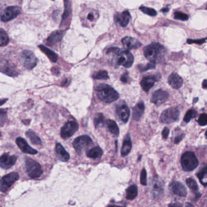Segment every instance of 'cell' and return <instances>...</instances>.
<instances>
[{
  "instance_id": "1",
  "label": "cell",
  "mask_w": 207,
  "mask_h": 207,
  "mask_svg": "<svg viewBox=\"0 0 207 207\" xmlns=\"http://www.w3.org/2000/svg\"><path fill=\"white\" fill-rule=\"evenodd\" d=\"M108 54H111L115 60L117 65H122L125 68L131 67L134 63V57L128 50H121L117 48H112L108 49Z\"/></svg>"
},
{
  "instance_id": "2",
  "label": "cell",
  "mask_w": 207,
  "mask_h": 207,
  "mask_svg": "<svg viewBox=\"0 0 207 207\" xmlns=\"http://www.w3.org/2000/svg\"><path fill=\"white\" fill-rule=\"evenodd\" d=\"M97 95L100 100L106 103H112L119 98V93L111 86L100 84L96 88Z\"/></svg>"
},
{
  "instance_id": "3",
  "label": "cell",
  "mask_w": 207,
  "mask_h": 207,
  "mask_svg": "<svg viewBox=\"0 0 207 207\" xmlns=\"http://www.w3.org/2000/svg\"><path fill=\"white\" fill-rule=\"evenodd\" d=\"M143 52L145 57L149 61L157 63L163 58L165 54V49L160 44L153 43L146 46Z\"/></svg>"
},
{
  "instance_id": "4",
  "label": "cell",
  "mask_w": 207,
  "mask_h": 207,
  "mask_svg": "<svg viewBox=\"0 0 207 207\" xmlns=\"http://www.w3.org/2000/svg\"><path fill=\"white\" fill-rule=\"evenodd\" d=\"M25 163L26 171L29 177L35 179L41 176L43 170L39 163L31 158H26Z\"/></svg>"
},
{
  "instance_id": "5",
  "label": "cell",
  "mask_w": 207,
  "mask_h": 207,
  "mask_svg": "<svg viewBox=\"0 0 207 207\" xmlns=\"http://www.w3.org/2000/svg\"><path fill=\"white\" fill-rule=\"evenodd\" d=\"M181 164L183 170L189 172L194 170L197 167L199 162L195 154L188 151L183 154L181 158Z\"/></svg>"
},
{
  "instance_id": "6",
  "label": "cell",
  "mask_w": 207,
  "mask_h": 207,
  "mask_svg": "<svg viewBox=\"0 0 207 207\" xmlns=\"http://www.w3.org/2000/svg\"><path fill=\"white\" fill-rule=\"evenodd\" d=\"M73 144L76 152L81 153L86 148L92 146L94 142L90 137L84 135L77 137L73 140Z\"/></svg>"
},
{
  "instance_id": "7",
  "label": "cell",
  "mask_w": 207,
  "mask_h": 207,
  "mask_svg": "<svg viewBox=\"0 0 207 207\" xmlns=\"http://www.w3.org/2000/svg\"><path fill=\"white\" fill-rule=\"evenodd\" d=\"M19 179V175L17 172H12L10 174L4 176L1 180L0 188L2 193H6L14 184Z\"/></svg>"
},
{
  "instance_id": "8",
  "label": "cell",
  "mask_w": 207,
  "mask_h": 207,
  "mask_svg": "<svg viewBox=\"0 0 207 207\" xmlns=\"http://www.w3.org/2000/svg\"><path fill=\"white\" fill-rule=\"evenodd\" d=\"M179 111L174 107L165 110L160 116V121L163 123H171L176 122L179 117Z\"/></svg>"
},
{
  "instance_id": "9",
  "label": "cell",
  "mask_w": 207,
  "mask_h": 207,
  "mask_svg": "<svg viewBox=\"0 0 207 207\" xmlns=\"http://www.w3.org/2000/svg\"><path fill=\"white\" fill-rule=\"evenodd\" d=\"M78 124L74 120L69 121L65 123L61 129V137L64 139H67L72 137L78 129Z\"/></svg>"
},
{
  "instance_id": "10",
  "label": "cell",
  "mask_w": 207,
  "mask_h": 207,
  "mask_svg": "<svg viewBox=\"0 0 207 207\" xmlns=\"http://www.w3.org/2000/svg\"><path fill=\"white\" fill-rule=\"evenodd\" d=\"M21 60L24 67L28 69H32L37 65V58L32 52L28 50L22 52Z\"/></svg>"
},
{
  "instance_id": "11",
  "label": "cell",
  "mask_w": 207,
  "mask_h": 207,
  "mask_svg": "<svg viewBox=\"0 0 207 207\" xmlns=\"http://www.w3.org/2000/svg\"><path fill=\"white\" fill-rule=\"evenodd\" d=\"M20 13V9L17 6H11L6 8L1 14L2 21L7 22L15 18Z\"/></svg>"
},
{
  "instance_id": "12",
  "label": "cell",
  "mask_w": 207,
  "mask_h": 207,
  "mask_svg": "<svg viewBox=\"0 0 207 207\" xmlns=\"http://www.w3.org/2000/svg\"><path fill=\"white\" fill-rule=\"evenodd\" d=\"M17 160L15 156H10L7 153H4L0 158V167L4 170H8L12 168Z\"/></svg>"
},
{
  "instance_id": "13",
  "label": "cell",
  "mask_w": 207,
  "mask_h": 207,
  "mask_svg": "<svg viewBox=\"0 0 207 207\" xmlns=\"http://www.w3.org/2000/svg\"><path fill=\"white\" fill-rule=\"evenodd\" d=\"M116 114L123 123H126L130 116V110L125 103H122L117 106Z\"/></svg>"
},
{
  "instance_id": "14",
  "label": "cell",
  "mask_w": 207,
  "mask_h": 207,
  "mask_svg": "<svg viewBox=\"0 0 207 207\" xmlns=\"http://www.w3.org/2000/svg\"><path fill=\"white\" fill-rule=\"evenodd\" d=\"M169 97V94L162 89L157 90L152 96L151 101L152 103L156 105H160L165 103Z\"/></svg>"
},
{
  "instance_id": "15",
  "label": "cell",
  "mask_w": 207,
  "mask_h": 207,
  "mask_svg": "<svg viewBox=\"0 0 207 207\" xmlns=\"http://www.w3.org/2000/svg\"><path fill=\"white\" fill-rule=\"evenodd\" d=\"M160 78V75L158 73L154 76H148L144 77L140 83L142 89L145 91L148 92L150 89L154 86L155 82L159 80Z\"/></svg>"
},
{
  "instance_id": "16",
  "label": "cell",
  "mask_w": 207,
  "mask_h": 207,
  "mask_svg": "<svg viewBox=\"0 0 207 207\" xmlns=\"http://www.w3.org/2000/svg\"><path fill=\"white\" fill-rule=\"evenodd\" d=\"M16 143L18 147L25 153L29 154H36L37 151L33 149L31 146H29L27 142L22 137H18L16 139Z\"/></svg>"
},
{
  "instance_id": "17",
  "label": "cell",
  "mask_w": 207,
  "mask_h": 207,
  "mask_svg": "<svg viewBox=\"0 0 207 207\" xmlns=\"http://www.w3.org/2000/svg\"><path fill=\"white\" fill-rule=\"evenodd\" d=\"M130 20V13L127 11L122 13H117L114 16V20L115 23H119L122 27H126L128 25Z\"/></svg>"
},
{
  "instance_id": "18",
  "label": "cell",
  "mask_w": 207,
  "mask_h": 207,
  "mask_svg": "<svg viewBox=\"0 0 207 207\" xmlns=\"http://www.w3.org/2000/svg\"><path fill=\"white\" fill-rule=\"evenodd\" d=\"M171 190L175 195L179 196H186L187 195V190L186 187L179 182L173 181L170 185Z\"/></svg>"
},
{
  "instance_id": "19",
  "label": "cell",
  "mask_w": 207,
  "mask_h": 207,
  "mask_svg": "<svg viewBox=\"0 0 207 207\" xmlns=\"http://www.w3.org/2000/svg\"><path fill=\"white\" fill-rule=\"evenodd\" d=\"M122 43L128 49H137L142 46L141 43L133 37H125L122 40Z\"/></svg>"
},
{
  "instance_id": "20",
  "label": "cell",
  "mask_w": 207,
  "mask_h": 207,
  "mask_svg": "<svg viewBox=\"0 0 207 207\" xmlns=\"http://www.w3.org/2000/svg\"><path fill=\"white\" fill-rule=\"evenodd\" d=\"M55 153L57 158L62 162H68L70 158L69 154L66 151L64 148L60 143L56 145Z\"/></svg>"
},
{
  "instance_id": "21",
  "label": "cell",
  "mask_w": 207,
  "mask_h": 207,
  "mask_svg": "<svg viewBox=\"0 0 207 207\" xmlns=\"http://www.w3.org/2000/svg\"><path fill=\"white\" fill-rule=\"evenodd\" d=\"M151 192L152 195L158 197L162 195L163 192V188L161 182L156 179H154L151 183Z\"/></svg>"
},
{
  "instance_id": "22",
  "label": "cell",
  "mask_w": 207,
  "mask_h": 207,
  "mask_svg": "<svg viewBox=\"0 0 207 207\" xmlns=\"http://www.w3.org/2000/svg\"><path fill=\"white\" fill-rule=\"evenodd\" d=\"M168 83L174 89H179L182 86L183 79L178 74L172 73L168 78Z\"/></svg>"
},
{
  "instance_id": "23",
  "label": "cell",
  "mask_w": 207,
  "mask_h": 207,
  "mask_svg": "<svg viewBox=\"0 0 207 207\" xmlns=\"http://www.w3.org/2000/svg\"><path fill=\"white\" fill-rule=\"evenodd\" d=\"M132 148V142L129 134H128L123 141L121 150V155L122 157H125L128 155Z\"/></svg>"
},
{
  "instance_id": "24",
  "label": "cell",
  "mask_w": 207,
  "mask_h": 207,
  "mask_svg": "<svg viewBox=\"0 0 207 207\" xmlns=\"http://www.w3.org/2000/svg\"><path fill=\"white\" fill-rule=\"evenodd\" d=\"M145 110V105L143 102L137 103L133 108V118L135 121H139L142 116Z\"/></svg>"
},
{
  "instance_id": "25",
  "label": "cell",
  "mask_w": 207,
  "mask_h": 207,
  "mask_svg": "<svg viewBox=\"0 0 207 207\" xmlns=\"http://www.w3.org/2000/svg\"><path fill=\"white\" fill-rule=\"evenodd\" d=\"M103 154V149L99 146H95L86 151V156L87 158L98 159L100 158Z\"/></svg>"
},
{
  "instance_id": "26",
  "label": "cell",
  "mask_w": 207,
  "mask_h": 207,
  "mask_svg": "<svg viewBox=\"0 0 207 207\" xmlns=\"http://www.w3.org/2000/svg\"><path fill=\"white\" fill-rule=\"evenodd\" d=\"M64 32L63 31H56L53 32L48 39L47 42L50 45L56 44L61 41L62 38L63 37Z\"/></svg>"
},
{
  "instance_id": "27",
  "label": "cell",
  "mask_w": 207,
  "mask_h": 207,
  "mask_svg": "<svg viewBox=\"0 0 207 207\" xmlns=\"http://www.w3.org/2000/svg\"><path fill=\"white\" fill-rule=\"evenodd\" d=\"M106 125L110 133L115 136H118L120 133L119 128L115 122L112 120H108L106 122Z\"/></svg>"
},
{
  "instance_id": "28",
  "label": "cell",
  "mask_w": 207,
  "mask_h": 207,
  "mask_svg": "<svg viewBox=\"0 0 207 207\" xmlns=\"http://www.w3.org/2000/svg\"><path fill=\"white\" fill-rule=\"evenodd\" d=\"M39 47L41 49V50L46 55V56L49 58L50 61H52V62H56L57 61L58 56L54 51L51 50L50 49H48V48H46L43 45H40Z\"/></svg>"
},
{
  "instance_id": "29",
  "label": "cell",
  "mask_w": 207,
  "mask_h": 207,
  "mask_svg": "<svg viewBox=\"0 0 207 207\" xmlns=\"http://www.w3.org/2000/svg\"><path fill=\"white\" fill-rule=\"evenodd\" d=\"M138 195V189L137 186L135 185H133L128 187L126 190V197L127 199L132 200L134 199Z\"/></svg>"
},
{
  "instance_id": "30",
  "label": "cell",
  "mask_w": 207,
  "mask_h": 207,
  "mask_svg": "<svg viewBox=\"0 0 207 207\" xmlns=\"http://www.w3.org/2000/svg\"><path fill=\"white\" fill-rule=\"evenodd\" d=\"M26 135L27 137L29 139L31 143H33L34 145H41L42 142H41L40 138L32 131H31V130L27 131L26 133Z\"/></svg>"
},
{
  "instance_id": "31",
  "label": "cell",
  "mask_w": 207,
  "mask_h": 207,
  "mask_svg": "<svg viewBox=\"0 0 207 207\" xmlns=\"http://www.w3.org/2000/svg\"><path fill=\"white\" fill-rule=\"evenodd\" d=\"M197 177L200 183L204 185H207V165L203 167L197 173Z\"/></svg>"
},
{
  "instance_id": "32",
  "label": "cell",
  "mask_w": 207,
  "mask_h": 207,
  "mask_svg": "<svg viewBox=\"0 0 207 207\" xmlns=\"http://www.w3.org/2000/svg\"><path fill=\"white\" fill-rule=\"evenodd\" d=\"M105 123V117L101 113H98L96 114L94 118V125L96 128H98L100 126H103Z\"/></svg>"
},
{
  "instance_id": "33",
  "label": "cell",
  "mask_w": 207,
  "mask_h": 207,
  "mask_svg": "<svg viewBox=\"0 0 207 207\" xmlns=\"http://www.w3.org/2000/svg\"><path fill=\"white\" fill-rule=\"evenodd\" d=\"M9 42V38L6 32L2 29L0 30V46H6Z\"/></svg>"
},
{
  "instance_id": "34",
  "label": "cell",
  "mask_w": 207,
  "mask_h": 207,
  "mask_svg": "<svg viewBox=\"0 0 207 207\" xmlns=\"http://www.w3.org/2000/svg\"><path fill=\"white\" fill-rule=\"evenodd\" d=\"M94 79L97 80H108L109 78V75L107 71H100L95 73L93 75Z\"/></svg>"
},
{
  "instance_id": "35",
  "label": "cell",
  "mask_w": 207,
  "mask_h": 207,
  "mask_svg": "<svg viewBox=\"0 0 207 207\" xmlns=\"http://www.w3.org/2000/svg\"><path fill=\"white\" fill-rule=\"evenodd\" d=\"M156 62H153V61H150L148 64H147L146 66H143V65H139V69L141 72H143V71H146L147 70L149 69H152L156 68Z\"/></svg>"
},
{
  "instance_id": "36",
  "label": "cell",
  "mask_w": 207,
  "mask_h": 207,
  "mask_svg": "<svg viewBox=\"0 0 207 207\" xmlns=\"http://www.w3.org/2000/svg\"><path fill=\"white\" fill-rule=\"evenodd\" d=\"M140 10L142 12L146 13L147 15L152 16H154L157 15L156 11L154 9L149 8V7H145V6H141L140 7Z\"/></svg>"
},
{
  "instance_id": "37",
  "label": "cell",
  "mask_w": 207,
  "mask_h": 207,
  "mask_svg": "<svg viewBox=\"0 0 207 207\" xmlns=\"http://www.w3.org/2000/svg\"><path fill=\"white\" fill-rule=\"evenodd\" d=\"M186 185H188V186L191 190H193L194 191H196L198 190V185L193 179L189 178V179H186Z\"/></svg>"
},
{
  "instance_id": "38",
  "label": "cell",
  "mask_w": 207,
  "mask_h": 207,
  "mask_svg": "<svg viewBox=\"0 0 207 207\" xmlns=\"http://www.w3.org/2000/svg\"><path fill=\"white\" fill-rule=\"evenodd\" d=\"M196 112L195 111V110H189L185 114V117H184V121L186 123L190 122L191 120V119L195 118V117L196 116Z\"/></svg>"
},
{
  "instance_id": "39",
  "label": "cell",
  "mask_w": 207,
  "mask_h": 207,
  "mask_svg": "<svg viewBox=\"0 0 207 207\" xmlns=\"http://www.w3.org/2000/svg\"><path fill=\"white\" fill-rule=\"evenodd\" d=\"M174 18L182 21H186L188 20V16L185 13L180 12H176L174 13Z\"/></svg>"
},
{
  "instance_id": "40",
  "label": "cell",
  "mask_w": 207,
  "mask_h": 207,
  "mask_svg": "<svg viewBox=\"0 0 207 207\" xmlns=\"http://www.w3.org/2000/svg\"><path fill=\"white\" fill-rule=\"evenodd\" d=\"M198 123L200 126H205L207 125V114H202L199 116Z\"/></svg>"
},
{
  "instance_id": "41",
  "label": "cell",
  "mask_w": 207,
  "mask_h": 207,
  "mask_svg": "<svg viewBox=\"0 0 207 207\" xmlns=\"http://www.w3.org/2000/svg\"><path fill=\"white\" fill-rule=\"evenodd\" d=\"M146 171L145 169H143L140 174V183L143 185H146L147 179H146Z\"/></svg>"
},
{
  "instance_id": "42",
  "label": "cell",
  "mask_w": 207,
  "mask_h": 207,
  "mask_svg": "<svg viewBox=\"0 0 207 207\" xmlns=\"http://www.w3.org/2000/svg\"><path fill=\"white\" fill-rule=\"evenodd\" d=\"M207 38H202V39H199V40H191V39H188L187 40V43L189 44L191 43H197L199 45H202V43H205L206 41Z\"/></svg>"
},
{
  "instance_id": "43",
  "label": "cell",
  "mask_w": 207,
  "mask_h": 207,
  "mask_svg": "<svg viewBox=\"0 0 207 207\" xmlns=\"http://www.w3.org/2000/svg\"><path fill=\"white\" fill-rule=\"evenodd\" d=\"M97 13L94 12H89L87 14V19L90 21H96V20L97 18Z\"/></svg>"
},
{
  "instance_id": "44",
  "label": "cell",
  "mask_w": 207,
  "mask_h": 207,
  "mask_svg": "<svg viewBox=\"0 0 207 207\" xmlns=\"http://www.w3.org/2000/svg\"><path fill=\"white\" fill-rule=\"evenodd\" d=\"M1 117H0V120H1V126L3 125L4 123L6 121L5 118L6 117V111L4 110H1Z\"/></svg>"
},
{
  "instance_id": "45",
  "label": "cell",
  "mask_w": 207,
  "mask_h": 207,
  "mask_svg": "<svg viewBox=\"0 0 207 207\" xmlns=\"http://www.w3.org/2000/svg\"><path fill=\"white\" fill-rule=\"evenodd\" d=\"M169 133H170V130L168 128L165 127L164 128V129L162 131V137L164 139H167V137H168V135H169Z\"/></svg>"
},
{
  "instance_id": "46",
  "label": "cell",
  "mask_w": 207,
  "mask_h": 207,
  "mask_svg": "<svg viewBox=\"0 0 207 207\" xmlns=\"http://www.w3.org/2000/svg\"><path fill=\"white\" fill-rule=\"evenodd\" d=\"M120 80L123 83H127L128 81V73H124L121 77Z\"/></svg>"
},
{
  "instance_id": "47",
  "label": "cell",
  "mask_w": 207,
  "mask_h": 207,
  "mask_svg": "<svg viewBox=\"0 0 207 207\" xmlns=\"http://www.w3.org/2000/svg\"><path fill=\"white\" fill-rule=\"evenodd\" d=\"M183 139V135H179V136H177V137H176V139H175V140H174V143H176V144H177V143H179Z\"/></svg>"
},
{
  "instance_id": "48",
  "label": "cell",
  "mask_w": 207,
  "mask_h": 207,
  "mask_svg": "<svg viewBox=\"0 0 207 207\" xmlns=\"http://www.w3.org/2000/svg\"><path fill=\"white\" fill-rule=\"evenodd\" d=\"M202 87L204 89H207V80H204L203 83H202Z\"/></svg>"
},
{
  "instance_id": "49",
  "label": "cell",
  "mask_w": 207,
  "mask_h": 207,
  "mask_svg": "<svg viewBox=\"0 0 207 207\" xmlns=\"http://www.w3.org/2000/svg\"><path fill=\"white\" fill-rule=\"evenodd\" d=\"M170 207H181L182 205L179 204H170L169 205Z\"/></svg>"
},
{
  "instance_id": "50",
  "label": "cell",
  "mask_w": 207,
  "mask_h": 207,
  "mask_svg": "<svg viewBox=\"0 0 207 207\" xmlns=\"http://www.w3.org/2000/svg\"><path fill=\"white\" fill-rule=\"evenodd\" d=\"M168 10H169V9L168 8V7H165V8H163V9H161V12H167L168 11Z\"/></svg>"
},
{
  "instance_id": "51",
  "label": "cell",
  "mask_w": 207,
  "mask_h": 207,
  "mask_svg": "<svg viewBox=\"0 0 207 207\" xmlns=\"http://www.w3.org/2000/svg\"><path fill=\"white\" fill-rule=\"evenodd\" d=\"M7 100V99H6V100H1V105H2L3 103H4V102H6Z\"/></svg>"
},
{
  "instance_id": "52",
  "label": "cell",
  "mask_w": 207,
  "mask_h": 207,
  "mask_svg": "<svg viewBox=\"0 0 207 207\" xmlns=\"http://www.w3.org/2000/svg\"><path fill=\"white\" fill-rule=\"evenodd\" d=\"M186 207H188V206H190V207H193V205L192 204H188L186 205Z\"/></svg>"
},
{
  "instance_id": "53",
  "label": "cell",
  "mask_w": 207,
  "mask_h": 207,
  "mask_svg": "<svg viewBox=\"0 0 207 207\" xmlns=\"http://www.w3.org/2000/svg\"><path fill=\"white\" fill-rule=\"evenodd\" d=\"M205 137H206V138L207 139V131H206V133H205Z\"/></svg>"
},
{
  "instance_id": "54",
  "label": "cell",
  "mask_w": 207,
  "mask_h": 207,
  "mask_svg": "<svg viewBox=\"0 0 207 207\" xmlns=\"http://www.w3.org/2000/svg\"><path fill=\"white\" fill-rule=\"evenodd\" d=\"M53 1H54V0H53Z\"/></svg>"
},
{
  "instance_id": "55",
  "label": "cell",
  "mask_w": 207,
  "mask_h": 207,
  "mask_svg": "<svg viewBox=\"0 0 207 207\" xmlns=\"http://www.w3.org/2000/svg\"></svg>"
}]
</instances>
